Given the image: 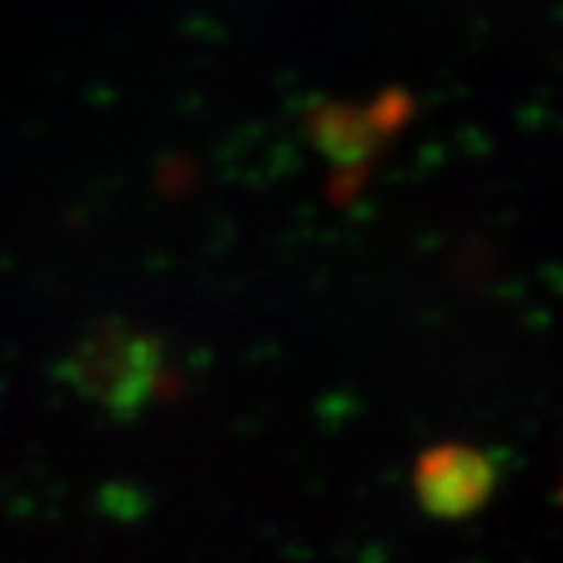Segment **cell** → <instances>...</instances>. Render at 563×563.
Here are the masks:
<instances>
[]
</instances>
